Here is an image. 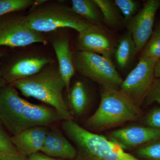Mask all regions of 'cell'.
<instances>
[{"instance_id": "obj_19", "label": "cell", "mask_w": 160, "mask_h": 160, "mask_svg": "<svg viewBox=\"0 0 160 160\" xmlns=\"http://www.w3.org/2000/svg\"><path fill=\"white\" fill-rule=\"evenodd\" d=\"M70 105L72 111L77 115L84 112L88 103V95L84 84L78 81L75 83L69 92Z\"/></svg>"}, {"instance_id": "obj_23", "label": "cell", "mask_w": 160, "mask_h": 160, "mask_svg": "<svg viewBox=\"0 0 160 160\" xmlns=\"http://www.w3.org/2000/svg\"><path fill=\"white\" fill-rule=\"evenodd\" d=\"M136 154L137 158L142 160H160V139L142 146Z\"/></svg>"}, {"instance_id": "obj_11", "label": "cell", "mask_w": 160, "mask_h": 160, "mask_svg": "<svg viewBox=\"0 0 160 160\" xmlns=\"http://www.w3.org/2000/svg\"><path fill=\"white\" fill-rule=\"evenodd\" d=\"M109 136L110 140L125 150L160 139V129L148 126H128L111 132Z\"/></svg>"}, {"instance_id": "obj_10", "label": "cell", "mask_w": 160, "mask_h": 160, "mask_svg": "<svg viewBox=\"0 0 160 160\" xmlns=\"http://www.w3.org/2000/svg\"><path fill=\"white\" fill-rule=\"evenodd\" d=\"M78 49L111 58L115 51L113 40L99 25L91 24L79 33Z\"/></svg>"}, {"instance_id": "obj_15", "label": "cell", "mask_w": 160, "mask_h": 160, "mask_svg": "<svg viewBox=\"0 0 160 160\" xmlns=\"http://www.w3.org/2000/svg\"><path fill=\"white\" fill-rule=\"evenodd\" d=\"M60 120L62 119L53 108L26 101L24 111V130L36 126H45Z\"/></svg>"}, {"instance_id": "obj_7", "label": "cell", "mask_w": 160, "mask_h": 160, "mask_svg": "<svg viewBox=\"0 0 160 160\" xmlns=\"http://www.w3.org/2000/svg\"><path fill=\"white\" fill-rule=\"evenodd\" d=\"M42 33L31 29L25 17H10L0 19V46L25 47L34 43L47 44Z\"/></svg>"}, {"instance_id": "obj_8", "label": "cell", "mask_w": 160, "mask_h": 160, "mask_svg": "<svg viewBox=\"0 0 160 160\" xmlns=\"http://www.w3.org/2000/svg\"><path fill=\"white\" fill-rule=\"evenodd\" d=\"M26 101L20 97L12 85L0 88V121L13 136L24 129Z\"/></svg>"}, {"instance_id": "obj_28", "label": "cell", "mask_w": 160, "mask_h": 160, "mask_svg": "<svg viewBox=\"0 0 160 160\" xmlns=\"http://www.w3.org/2000/svg\"><path fill=\"white\" fill-rule=\"evenodd\" d=\"M0 160H29L22 156L12 155L0 151Z\"/></svg>"}, {"instance_id": "obj_12", "label": "cell", "mask_w": 160, "mask_h": 160, "mask_svg": "<svg viewBox=\"0 0 160 160\" xmlns=\"http://www.w3.org/2000/svg\"><path fill=\"white\" fill-rule=\"evenodd\" d=\"M48 132L45 126L31 127L13 136L12 140L21 155L29 157L41 151Z\"/></svg>"}, {"instance_id": "obj_27", "label": "cell", "mask_w": 160, "mask_h": 160, "mask_svg": "<svg viewBox=\"0 0 160 160\" xmlns=\"http://www.w3.org/2000/svg\"><path fill=\"white\" fill-rule=\"evenodd\" d=\"M146 126L160 129V108H155L149 112L144 118Z\"/></svg>"}, {"instance_id": "obj_25", "label": "cell", "mask_w": 160, "mask_h": 160, "mask_svg": "<svg viewBox=\"0 0 160 160\" xmlns=\"http://www.w3.org/2000/svg\"><path fill=\"white\" fill-rule=\"evenodd\" d=\"M115 4L120 9L126 22H129L138 10V4L133 0H115Z\"/></svg>"}, {"instance_id": "obj_6", "label": "cell", "mask_w": 160, "mask_h": 160, "mask_svg": "<svg viewBox=\"0 0 160 160\" xmlns=\"http://www.w3.org/2000/svg\"><path fill=\"white\" fill-rule=\"evenodd\" d=\"M157 60L141 56L138 63L127 76L120 89L140 107L153 83Z\"/></svg>"}, {"instance_id": "obj_2", "label": "cell", "mask_w": 160, "mask_h": 160, "mask_svg": "<svg viewBox=\"0 0 160 160\" xmlns=\"http://www.w3.org/2000/svg\"><path fill=\"white\" fill-rule=\"evenodd\" d=\"M12 85L26 97L33 98L55 109L64 121L72 116L63 97L66 85L58 68L49 67L31 77L14 81Z\"/></svg>"}, {"instance_id": "obj_21", "label": "cell", "mask_w": 160, "mask_h": 160, "mask_svg": "<svg viewBox=\"0 0 160 160\" xmlns=\"http://www.w3.org/2000/svg\"><path fill=\"white\" fill-rule=\"evenodd\" d=\"M36 3L33 0H0V17L33 6Z\"/></svg>"}, {"instance_id": "obj_16", "label": "cell", "mask_w": 160, "mask_h": 160, "mask_svg": "<svg viewBox=\"0 0 160 160\" xmlns=\"http://www.w3.org/2000/svg\"><path fill=\"white\" fill-rule=\"evenodd\" d=\"M58 63L59 71L69 93L72 78L75 74L73 57L69 41L65 38H60L52 44Z\"/></svg>"}, {"instance_id": "obj_5", "label": "cell", "mask_w": 160, "mask_h": 160, "mask_svg": "<svg viewBox=\"0 0 160 160\" xmlns=\"http://www.w3.org/2000/svg\"><path fill=\"white\" fill-rule=\"evenodd\" d=\"M75 66L80 73L96 82L103 89H120L123 80L110 58L79 51L75 57Z\"/></svg>"}, {"instance_id": "obj_13", "label": "cell", "mask_w": 160, "mask_h": 160, "mask_svg": "<svg viewBox=\"0 0 160 160\" xmlns=\"http://www.w3.org/2000/svg\"><path fill=\"white\" fill-rule=\"evenodd\" d=\"M52 60L45 57H30L22 58L13 63L6 72V78L9 82L31 77L38 74Z\"/></svg>"}, {"instance_id": "obj_3", "label": "cell", "mask_w": 160, "mask_h": 160, "mask_svg": "<svg viewBox=\"0 0 160 160\" xmlns=\"http://www.w3.org/2000/svg\"><path fill=\"white\" fill-rule=\"evenodd\" d=\"M141 116L140 107L120 89L103 88L98 108L87 119L86 125L90 129L102 130L138 121Z\"/></svg>"}, {"instance_id": "obj_31", "label": "cell", "mask_w": 160, "mask_h": 160, "mask_svg": "<svg viewBox=\"0 0 160 160\" xmlns=\"http://www.w3.org/2000/svg\"><path fill=\"white\" fill-rule=\"evenodd\" d=\"M3 56V54L2 53H0V58L2 57ZM4 86V80H3L2 77V74L0 71V88Z\"/></svg>"}, {"instance_id": "obj_32", "label": "cell", "mask_w": 160, "mask_h": 160, "mask_svg": "<svg viewBox=\"0 0 160 160\" xmlns=\"http://www.w3.org/2000/svg\"></svg>"}, {"instance_id": "obj_24", "label": "cell", "mask_w": 160, "mask_h": 160, "mask_svg": "<svg viewBox=\"0 0 160 160\" xmlns=\"http://www.w3.org/2000/svg\"><path fill=\"white\" fill-rule=\"evenodd\" d=\"M0 151L12 155L22 156L12 142V138L7 133L0 121Z\"/></svg>"}, {"instance_id": "obj_20", "label": "cell", "mask_w": 160, "mask_h": 160, "mask_svg": "<svg viewBox=\"0 0 160 160\" xmlns=\"http://www.w3.org/2000/svg\"><path fill=\"white\" fill-rule=\"evenodd\" d=\"M93 1L102 13L106 24L110 27H117L119 22V16L114 2L109 0Z\"/></svg>"}, {"instance_id": "obj_18", "label": "cell", "mask_w": 160, "mask_h": 160, "mask_svg": "<svg viewBox=\"0 0 160 160\" xmlns=\"http://www.w3.org/2000/svg\"><path fill=\"white\" fill-rule=\"evenodd\" d=\"M70 9L78 16L91 23L99 25L98 9L93 0H72Z\"/></svg>"}, {"instance_id": "obj_22", "label": "cell", "mask_w": 160, "mask_h": 160, "mask_svg": "<svg viewBox=\"0 0 160 160\" xmlns=\"http://www.w3.org/2000/svg\"><path fill=\"white\" fill-rule=\"evenodd\" d=\"M141 56L160 59V26L155 30L143 49Z\"/></svg>"}, {"instance_id": "obj_29", "label": "cell", "mask_w": 160, "mask_h": 160, "mask_svg": "<svg viewBox=\"0 0 160 160\" xmlns=\"http://www.w3.org/2000/svg\"><path fill=\"white\" fill-rule=\"evenodd\" d=\"M29 160H58L55 159L54 158L49 157L45 154L42 153H37L31 155L29 157Z\"/></svg>"}, {"instance_id": "obj_17", "label": "cell", "mask_w": 160, "mask_h": 160, "mask_svg": "<svg viewBox=\"0 0 160 160\" xmlns=\"http://www.w3.org/2000/svg\"><path fill=\"white\" fill-rule=\"evenodd\" d=\"M117 63L121 68L129 65L137 53L135 44L129 31L122 37L115 51Z\"/></svg>"}, {"instance_id": "obj_9", "label": "cell", "mask_w": 160, "mask_h": 160, "mask_svg": "<svg viewBox=\"0 0 160 160\" xmlns=\"http://www.w3.org/2000/svg\"><path fill=\"white\" fill-rule=\"evenodd\" d=\"M160 6L158 0L147 1L142 9L128 22V31L134 41L137 53L144 49L152 35L155 18Z\"/></svg>"}, {"instance_id": "obj_14", "label": "cell", "mask_w": 160, "mask_h": 160, "mask_svg": "<svg viewBox=\"0 0 160 160\" xmlns=\"http://www.w3.org/2000/svg\"><path fill=\"white\" fill-rule=\"evenodd\" d=\"M41 151L52 158L73 159L77 156L75 147L57 130L48 132Z\"/></svg>"}, {"instance_id": "obj_33", "label": "cell", "mask_w": 160, "mask_h": 160, "mask_svg": "<svg viewBox=\"0 0 160 160\" xmlns=\"http://www.w3.org/2000/svg\"></svg>"}, {"instance_id": "obj_30", "label": "cell", "mask_w": 160, "mask_h": 160, "mask_svg": "<svg viewBox=\"0 0 160 160\" xmlns=\"http://www.w3.org/2000/svg\"><path fill=\"white\" fill-rule=\"evenodd\" d=\"M155 78H160V59L157 61L155 67Z\"/></svg>"}, {"instance_id": "obj_26", "label": "cell", "mask_w": 160, "mask_h": 160, "mask_svg": "<svg viewBox=\"0 0 160 160\" xmlns=\"http://www.w3.org/2000/svg\"><path fill=\"white\" fill-rule=\"evenodd\" d=\"M144 101L148 105L155 102L160 104V78L154 79Z\"/></svg>"}, {"instance_id": "obj_1", "label": "cell", "mask_w": 160, "mask_h": 160, "mask_svg": "<svg viewBox=\"0 0 160 160\" xmlns=\"http://www.w3.org/2000/svg\"><path fill=\"white\" fill-rule=\"evenodd\" d=\"M62 128L75 146L77 160H142L126 152L110 139L81 127L73 120H66Z\"/></svg>"}, {"instance_id": "obj_4", "label": "cell", "mask_w": 160, "mask_h": 160, "mask_svg": "<svg viewBox=\"0 0 160 160\" xmlns=\"http://www.w3.org/2000/svg\"><path fill=\"white\" fill-rule=\"evenodd\" d=\"M40 5L24 16L29 27L40 33L69 28L80 33L91 24L75 14L70 8L58 4Z\"/></svg>"}]
</instances>
